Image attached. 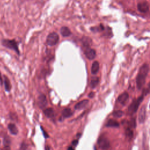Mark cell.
<instances>
[{
    "label": "cell",
    "mask_w": 150,
    "mask_h": 150,
    "mask_svg": "<svg viewBox=\"0 0 150 150\" xmlns=\"http://www.w3.org/2000/svg\"><path fill=\"white\" fill-rule=\"evenodd\" d=\"M38 104L41 109H43L47 105V100L44 95H41L38 99Z\"/></svg>",
    "instance_id": "obj_7"
},
{
    "label": "cell",
    "mask_w": 150,
    "mask_h": 150,
    "mask_svg": "<svg viewBox=\"0 0 150 150\" xmlns=\"http://www.w3.org/2000/svg\"><path fill=\"white\" fill-rule=\"evenodd\" d=\"M2 150H11L9 146H5Z\"/></svg>",
    "instance_id": "obj_25"
},
{
    "label": "cell",
    "mask_w": 150,
    "mask_h": 150,
    "mask_svg": "<svg viewBox=\"0 0 150 150\" xmlns=\"http://www.w3.org/2000/svg\"><path fill=\"white\" fill-rule=\"evenodd\" d=\"M8 129L10 131V132L13 134V135H17L18 132V130L17 128V127H16V126L14 124H12V123H10L9 124L8 126Z\"/></svg>",
    "instance_id": "obj_13"
},
{
    "label": "cell",
    "mask_w": 150,
    "mask_h": 150,
    "mask_svg": "<svg viewBox=\"0 0 150 150\" xmlns=\"http://www.w3.org/2000/svg\"><path fill=\"white\" fill-rule=\"evenodd\" d=\"M148 87L149 88V89H150V82L148 83Z\"/></svg>",
    "instance_id": "obj_29"
},
{
    "label": "cell",
    "mask_w": 150,
    "mask_h": 150,
    "mask_svg": "<svg viewBox=\"0 0 150 150\" xmlns=\"http://www.w3.org/2000/svg\"><path fill=\"white\" fill-rule=\"evenodd\" d=\"M91 42H92V41L89 37H84L82 39V43L83 44L84 47H85L86 48L89 47L90 45L91 44Z\"/></svg>",
    "instance_id": "obj_20"
},
{
    "label": "cell",
    "mask_w": 150,
    "mask_h": 150,
    "mask_svg": "<svg viewBox=\"0 0 150 150\" xmlns=\"http://www.w3.org/2000/svg\"><path fill=\"white\" fill-rule=\"evenodd\" d=\"M99 79L97 77H93L91 79V87L92 88H95L97 84H99Z\"/></svg>",
    "instance_id": "obj_19"
},
{
    "label": "cell",
    "mask_w": 150,
    "mask_h": 150,
    "mask_svg": "<svg viewBox=\"0 0 150 150\" xmlns=\"http://www.w3.org/2000/svg\"><path fill=\"white\" fill-rule=\"evenodd\" d=\"M78 140H74V141H73L72 142V144H73V145H74V146H76V145L78 144Z\"/></svg>",
    "instance_id": "obj_24"
},
{
    "label": "cell",
    "mask_w": 150,
    "mask_h": 150,
    "mask_svg": "<svg viewBox=\"0 0 150 150\" xmlns=\"http://www.w3.org/2000/svg\"><path fill=\"white\" fill-rule=\"evenodd\" d=\"M113 115L114 117H116V118H120L123 116V112L122 111H120V110H117V111H114L113 113Z\"/></svg>",
    "instance_id": "obj_21"
},
{
    "label": "cell",
    "mask_w": 150,
    "mask_h": 150,
    "mask_svg": "<svg viewBox=\"0 0 150 150\" xmlns=\"http://www.w3.org/2000/svg\"><path fill=\"white\" fill-rule=\"evenodd\" d=\"M106 126L109 127H118L119 123L116 120H115L110 119L106 124Z\"/></svg>",
    "instance_id": "obj_16"
},
{
    "label": "cell",
    "mask_w": 150,
    "mask_h": 150,
    "mask_svg": "<svg viewBox=\"0 0 150 150\" xmlns=\"http://www.w3.org/2000/svg\"><path fill=\"white\" fill-rule=\"evenodd\" d=\"M0 83H1V84H2V83H3V79H2V78H1V74H0Z\"/></svg>",
    "instance_id": "obj_27"
},
{
    "label": "cell",
    "mask_w": 150,
    "mask_h": 150,
    "mask_svg": "<svg viewBox=\"0 0 150 150\" xmlns=\"http://www.w3.org/2000/svg\"><path fill=\"white\" fill-rule=\"evenodd\" d=\"M138 10L142 13H146L149 11V5L147 2L140 3L137 5Z\"/></svg>",
    "instance_id": "obj_9"
},
{
    "label": "cell",
    "mask_w": 150,
    "mask_h": 150,
    "mask_svg": "<svg viewBox=\"0 0 150 150\" xmlns=\"http://www.w3.org/2000/svg\"><path fill=\"white\" fill-rule=\"evenodd\" d=\"M84 54L86 57L89 60L94 59L96 56V51L90 47L86 48V49L84 50Z\"/></svg>",
    "instance_id": "obj_6"
},
{
    "label": "cell",
    "mask_w": 150,
    "mask_h": 150,
    "mask_svg": "<svg viewBox=\"0 0 150 150\" xmlns=\"http://www.w3.org/2000/svg\"><path fill=\"white\" fill-rule=\"evenodd\" d=\"M89 104V100H83L78 103H77L75 106V109L76 110H82L84 108H85L87 104Z\"/></svg>",
    "instance_id": "obj_11"
},
{
    "label": "cell",
    "mask_w": 150,
    "mask_h": 150,
    "mask_svg": "<svg viewBox=\"0 0 150 150\" xmlns=\"http://www.w3.org/2000/svg\"><path fill=\"white\" fill-rule=\"evenodd\" d=\"M128 99H129V95L128 93L124 92L123 93L119 96L117 101L122 105H125L127 103V101L128 100Z\"/></svg>",
    "instance_id": "obj_8"
},
{
    "label": "cell",
    "mask_w": 150,
    "mask_h": 150,
    "mask_svg": "<svg viewBox=\"0 0 150 150\" xmlns=\"http://www.w3.org/2000/svg\"><path fill=\"white\" fill-rule=\"evenodd\" d=\"M126 135H127V137H129L130 138H131L132 137V135H133L132 131L131 129H130V128L127 129V130H126Z\"/></svg>",
    "instance_id": "obj_22"
},
{
    "label": "cell",
    "mask_w": 150,
    "mask_h": 150,
    "mask_svg": "<svg viewBox=\"0 0 150 150\" xmlns=\"http://www.w3.org/2000/svg\"><path fill=\"white\" fill-rule=\"evenodd\" d=\"M146 117V107L145 106H143L141 108V110L139 115V120L140 123H143L145 122Z\"/></svg>",
    "instance_id": "obj_10"
},
{
    "label": "cell",
    "mask_w": 150,
    "mask_h": 150,
    "mask_svg": "<svg viewBox=\"0 0 150 150\" xmlns=\"http://www.w3.org/2000/svg\"><path fill=\"white\" fill-rule=\"evenodd\" d=\"M3 45L9 49H13L16 51L18 54H20V51L18 49V45L17 42L15 40H9V39H4L3 41Z\"/></svg>",
    "instance_id": "obj_2"
},
{
    "label": "cell",
    "mask_w": 150,
    "mask_h": 150,
    "mask_svg": "<svg viewBox=\"0 0 150 150\" xmlns=\"http://www.w3.org/2000/svg\"><path fill=\"white\" fill-rule=\"evenodd\" d=\"M97 143L99 148L103 150L108 149L110 145L109 139L104 136L100 137L98 140Z\"/></svg>",
    "instance_id": "obj_3"
},
{
    "label": "cell",
    "mask_w": 150,
    "mask_h": 150,
    "mask_svg": "<svg viewBox=\"0 0 150 150\" xmlns=\"http://www.w3.org/2000/svg\"><path fill=\"white\" fill-rule=\"evenodd\" d=\"M149 68L148 65L145 64L140 68L137 76L136 83L139 89H141L144 85Z\"/></svg>",
    "instance_id": "obj_1"
},
{
    "label": "cell",
    "mask_w": 150,
    "mask_h": 150,
    "mask_svg": "<svg viewBox=\"0 0 150 150\" xmlns=\"http://www.w3.org/2000/svg\"><path fill=\"white\" fill-rule=\"evenodd\" d=\"M68 150H74V149L73 147H69V148H68Z\"/></svg>",
    "instance_id": "obj_28"
},
{
    "label": "cell",
    "mask_w": 150,
    "mask_h": 150,
    "mask_svg": "<svg viewBox=\"0 0 150 150\" xmlns=\"http://www.w3.org/2000/svg\"><path fill=\"white\" fill-rule=\"evenodd\" d=\"M149 108H150V104H149Z\"/></svg>",
    "instance_id": "obj_30"
},
{
    "label": "cell",
    "mask_w": 150,
    "mask_h": 150,
    "mask_svg": "<svg viewBox=\"0 0 150 150\" xmlns=\"http://www.w3.org/2000/svg\"><path fill=\"white\" fill-rule=\"evenodd\" d=\"M59 40V35L56 32H52L48 35L47 38V43L49 46H54L56 45Z\"/></svg>",
    "instance_id": "obj_4"
},
{
    "label": "cell",
    "mask_w": 150,
    "mask_h": 150,
    "mask_svg": "<svg viewBox=\"0 0 150 150\" xmlns=\"http://www.w3.org/2000/svg\"><path fill=\"white\" fill-rule=\"evenodd\" d=\"M4 84H5V90L7 92H9L11 89V84L9 82V80L6 76H4Z\"/></svg>",
    "instance_id": "obj_18"
},
{
    "label": "cell",
    "mask_w": 150,
    "mask_h": 150,
    "mask_svg": "<svg viewBox=\"0 0 150 150\" xmlns=\"http://www.w3.org/2000/svg\"><path fill=\"white\" fill-rule=\"evenodd\" d=\"M94 93L93 92H91V93H90L89 95V97H91V98H92V97H93V96H94Z\"/></svg>",
    "instance_id": "obj_26"
},
{
    "label": "cell",
    "mask_w": 150,
    "mask_h": 150,
    "mask_svg": "<svg viewBox=\"0 0 150 150\" xmlns=\"http://www.w3.org/2000/svg\"><path fill=\"white\" fill-rule=\"evenodd\" d=\"M99 70V64L97 61H95L93 63L92 68H91V72L92 74H96Z\"/></svg>",
    "instance_id": "obj_14"
},
{
    "label": "cell",
    "mask_w": 150,
    "mask_h": 150,
    "mask_svg": "<svg viewBox=\"0 0 150 150\" xmlns=\"http://www.w3.org/2000/svg\"><path fill=\"white\" fill-rule=\"evenodd\" d=\"M44 114L49 118H52L54 116V110L52 108H47L44 110Z\"/></svg>",
    "instance_id": "obj_17"
},
{
    "label": "cell",
    "mask_w": 150,
    "mask_h": 150,
    "mask_svg": "<svg viewBox=\"0 0 150 150\" xmlns=\"http://www.w3.org/2000/svg\"><path fill=\"white\" fill-rule=\"evenodd\" d=\"M60 32H61V35L64 36V37H67V36H69L71 35V31L66 26H64L62 27L61 29V31H60Z\"/></svg>",
    "instance_id": "obj_12"
},
{
    "label": "cell",
    "mask_w": 150,
    "mask_h": 150,
    "mask_svg": "<svg viewBox=\"0 0 150 150\" xmlns=\"http://www.w3.org/2000/svg\"><path fill=\"white\" fill-rule=\"evenodd\" d=\"M26 145L25 144H22L21 147V150H26Z\"/></svg>",
    "instance_id": "obj_23"
},
{
    "label": "cell",
    "mask_w": 150,
    "mask_h": 150,
    "mask_svg": "<svg viewBox=\"0 0 150 150\" xmlns=\"http://www.w3.org/2000/svg\"><path fill=\"white\" fill-rule=\"evenodd\" d=\"M143 98H144V97L143 96H141L139 98H138L137 99L133 101V102L131 104V105L129 107V109H128L129 111L131 112V113H136L137 111V110L139 107L140 103L143 101Z\"/></svg>",
    "instance_id": "obj_5"
},
{
    "label": "cell",
    "mask_w": 150,
    "mask_h": 150,
    "mask_svg": "<svg viewBox=\"0 0 150 150\" xmlns=\"http://www.w3.org/2000/svg\"><path fill=\"white\" fill-rule=\"evenodd\" d=\"M73 112L70 108H66L62 111V116L65 118H68L73 115Z\"/></svg>",
    "instance_id": "obj_15"
}]
</instances>
